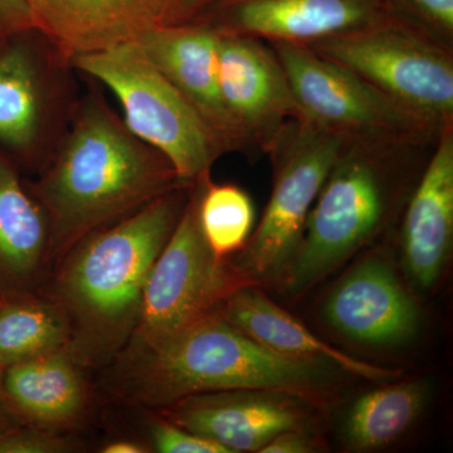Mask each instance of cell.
Segmentation results:
<instances>
[{
	"label": "cell",
	"mask_w": 453,
	"mask_h": 453,
	"mask_svg": "<svg viewBox=\"0 0 453 453\" xmlns=\"http://www.w3.org/2000/svg\"><path fill=\"white\" fill-rule=\"evenodd\" d=\"M151 451L159 453H229L210 438L175 425L159 416L149 423Z\"/></svg>",
	"instance_id": "25"
},
{
	"label": "cell",
	"mask_w": 453,
	"mask_h": 453,
	"mask_svg": "<svg viewBox=\"0 0 453 453\" xmlns=\"http://www.w3.org/2000/svg\"><path fill=\"white\" fill-rule=\"evenodd\" d=\"M308 47L443 129L453 125V50L384 13Z\"/></svg>",
	"instance_id": "8"
},
{
	"label": "cell",
	"mask_w": 453,
	"mask_h": 453,
	"mask_svg": "<svg viewBox=\"0 0 453 453\" xmlns=\"http://www.w3.org/2000/svg\"><path fill=\"white\" fill-rule=\"evenodd\" d=\"M311 407L300 396L276 390H222L179 399L160 408V416L210 438L229 453H258L281 432L308 431Z\"/></svg>",
	"instance_id": "11"
},
{
	"label": "cell",
	"mask_w": 453,
	"mask_h": 453,
	"mask_svg": "<svg viewBox=\"0 0 453 453\" xmlns=\"http://www.w3.org/2000/svg\"><path fill=\"white\" fill-rule=\"evenodd\" d=\"M23 425L26 423L19 418V416L9 404L7 396L3 392L2 381H0V436Z\"/></svg>",
	"instance_id": "30"
},
{
	"label": "cell",
	"mask_w": 453,
	"mask_h": 453,
	"mask_svg": "<svg viewBox=\"0 0 453 453\" xmlns=\"http://www.w3.org/2000/svg\"><path fill=\"white\" fill-rule=\"evenodd\" d=\"M0 303H2V301H0Z\"/></svg>",
	"instance_id": "33"
},
{
	"label": "cell",
	"mask_w": 453,
	"mask_h": 453,
	"mask_svg": "<svg viewBox=\"0 0 453 453\" xmlns=\"http://www.w3.org/2000/svg\"><path fill=\"white\" fill-rule=\"evenodd\" d=\"M398 225L405 273L419 290H432L452 253L453 125L441 133Z\"/></svg>",
	"instance_id": "15"
},
{
	"label": "cell",
	"mask_w": 453,
	"mask_h": 453,
	"mask_svg": "<svg viewBox=\"0 0 453 453\" xmlns=\"http://www.w3.org/2000/svg\"><path fill=\"white\" fill-rule=\"evenodd\" d=\"M220 315L262 347L294 359L314 360L338 368L347 374L375 383H389L401 371L356 359L314 335L288 311L268 299L258 286L234 292L220 306Z\"/></svg>",
	"instance_id": "18"
},
{
	"label": "cell",
	"mask_w": 453,
	"mask_h": 453,
	"mask_svg": "<svg viewBox=\"0 0 453 453\" xmlns=\"http://www.w3.org/2000/svg\"><path fill=\"white\" fill-rule=\"evenodd\" d=\"M0 381L14 412L32 427L65 432L88 412V381L68 348L9 365Z\"/></svg>",
	"instance_id": "17"
},
{
	"label": "cell",
	"mask_w": 453,
	"mask_h": 453,
	"mask_svg": "<svg viewBox=\"0 0 453 453\" xmlns=\"http://www.w3.org/2000/svg\"><path fill=\"white\" fill-rule=\"evenodd\" d=\"M429 396L427 380L389 383L360 395L342 426L349 449L375 451L392 445L421 416Z\"/></svg>",
	"instance_id": "20"
},
{
	"label": "cell",
	"mask_w": 453,
	"mask_h": 453,
	"mask_svg": "<svg viewBox=\"0 0 453 453\" xmlns=\"http://www.w3.org/2000/svg\"><path fill=\"white\" fill-rule=\"evenodd\" d=\"M187 188L92 232L57 262L50 299L67 315L68 350L83 369L109 365L127 348L151 268L186 207Z\"/></svg>",
	"instance_id": "1"
},
{
	"label": "cell",
	"mask_w": 453,
	"mask_h": 453,
	"mask_svg": "<svg viewBox=\"0 0 453 453\" xmlns=\"http://www.w3.org/2000/svg\"><path fill=\"white\" fill-rule=\"evenodd\" d=\"M35 29L26 0H0V33Z\"/></svg>",
	"instance_id": "28"
},
{
	"label": "cell",
	"mask_w": 453,
	"mask_h": 453,
	"mask_svg": "<svg viewBox=\"0 0 453 453\" xmlns=\"http://www.w3.org/2000/svg\"><path fill=\"white\" fill-rule=\"evenodd\" d=\"M50 267L46 213L0 155V301L38 294Z\"/></svg>",
	"instance_id": "19"
},
{
	"label": "cell",
	"mask_w": 453,
	"mask_h": 453,
	"mask_svg": "<svg viewBox=\"0 0 453 453\" xmlns=\"http://www.w3.org/2000/svg\"><path fill=\"white\" fill-rule=\"evenodd\" d=\"M150 447L142 445V443L135 442V441L129 440H118L107 443L101 449L103 453H148L151 452Z\"/></svg>",
	"instance_id": "31"
},
{
	"label": "cell",
	"mask_w": 453,
	"mask_h": 453,
	"mask_svg": "<svg viewBox=\"0 0 453 453\" xmlns=\"http://www.w3.org/2000/svg\"><path fill=\"white\" fill-rule=\"evenodd\" d=\"M386 12L383 0H219L193 20L219 35L308 46Z\"/></svg>",
	"instance_id": "12"
},
{
	"label": "cell",
	"mask_w": 453,
	"mask_h": 453,
	"mask_svg": "<svg viewBox=\"0 0 453 453\" xmlns=\"http://www.w3.org/2000/svg\"><path fill=\"white\" fill-rule=\"evenodd\" d=\"M438 138L405 134L347 136L279 288L297 296L392 231Z\"/></svg>",
	"instance_id": "2"
},
{
	"label": "cell",
	"mask_w": 453,
	"mask_h": 453,
	"mask_svg": "<svg viewBox=\"0 0 453 453\" xmlns=\"http://www.w3.org/2000/svg\"><path fill=\"white\" fill-rule=\"evenodd\" d=\"M220 35L201 22L157 27L134 43L187 98L229 151L252 148L226 111L220 95Z\"/></svg>",
	"instance_id": "13"
},
{
	"label": "cell",
	"mask_w": 453,
	"mask_h": 453,
	"mask_svg": "<svg viewBox=\"0 0 453 453\" xmlns=\"http://www.w3.org/2000/svg\"><path fill=\"white\" fill-rule=\"evenodd\" d=\"M387 13L453 50V0H383Z\"/></svg>",
	"instance_id": "24"
},
{
	"label": "cell",
	"mask_w": 453,
	"mask_h": 453,
	"mask_svg": "<svg viewBox=\"0 0 453 453\" xmlns=\"http://www.w3.org/2000/svg\"><path fill=\"white\" fill-rule=\"evenodd\" d=\"M0 35H3V33H0Z\"/></svg>",
	"instance_id": "32"
},
{
	"label": "cell",
	"mask_w": 453,
	"mask_h": 453,
	"mask_svg": "<svg viewBox=\"0 0 453 453\" xmlns=\"http://www.w3.org/2000/svg\"><path fill=\"white\" fill-rule=\"evenodd\" d=\"M220 95L252 150L266 154L283 125L300 111L281 62L268 42L220 35Z\"/></svg>",
	"instance_id": "10"
},
{
	"label": "cell",
	"mask_w": 453,
	"mask_h": 453,
	"mask_svg": "<svg viewBox=\"0 0 453 453\" xmlns=\"http://www.w3.org/2000/svg\"><path fill=\"white\" fill-rule=\"evenodd\" d=\"M330 326L360 344H404L418 332L421 311L388 262L366 258L340 280L324 306Z\"/></svg>",
	"instance_id": "14"
},
{
	"label": "cell",
	"mask_w": 453,
	"mask_h": 453,
	"mask_svg": "<svg viewBox=\"0 0 453 453\" xmlns=\"http://www.w3.org/2000/svg\"><path fill=\"white\" fill-rule=\"evenodd\" d=\"M70 321L55 300L40 295L0 303V371L68 348Z\"/></svg>",
	"instance_id": "21"
},
{
	"label": "cell",
	"mask_w": 453,
	"mask_h": 453,
	"mask_svg": "<svg viewBox=\"0 0 453 453\" xmlns=\"http://www.w3.org/2000/svg\"><path fill=\"white\" fill-rule=\"evenodd\" d=\"M71 61L111 89L124 111L127 129L163 154L183 186H193L229 151L134 42Z\"/></svg>",
	"instance_id": "5"
},
{
	"label": "cell",
	"mask_w": 453,
	"mask_h": 453,
	"mask_svg": "<svg viewBox=\"0 0 453 453\" xmlns=\"http://www.w3.org/2000/svg\"><path fill=\"white\" fill-rule=\"evenodd\" d=\"M118 360L124 398L159 410L186 396L240 389L288 393L319 407L326 403L335 377L326 363L262 347L219 310L157 347Z\"/></svg>",
	"instance_id": "4"
},
{
	"label": "cell",
	"mask_w": 453,
	"mask_h": 453,
	"mask_svg": "<svg viewBox=\"0 0 453 453\" xmlns=\"http://www.w3.org/2000/svg\"><path fill=\"white\" fill-rule=\"evenodd\" d=\"M41 91L32 53L23 44L0 52V144L16 151L32 148L41 125Z\"/></svg>",
	"instance_id": "22"
},
{
	"label": "cell",
	"mask_w": 453,
	"mask_h": 453,
	"mask_svg": "<svg viewBox=\"0 0 453 453\" xmlns=\"http://www.w3.org/2000/svg\"><path fill=\"white\" fill-rule=\"evenodd\" d=\"M318 449V443L309 431L290 429L268 441L258 453H312Z\"/></svg>",
	"instance_id": "27"
},
{
	"label": "cell",
	"mask_w": 453,
	"mask_h": 453,
	"mask_svg": "<svg viewBox=\"0 0 453 453\" xmlns=\"http://www.w3.org/2000/svg\"><path fill=\"white\" fill-rule=\"evenodd\" d=\"M255 285L232 258L214 255L198 219V186L157 256L142 295L138 324L120 357L163 344L205 316L219 311L234 292ZM118 357V359H119Z\"/></svg>",
	"instance_id": "7"
},
{
	"label": "cell",
	"mask_w": 453,
	"mask_h": 453,
	"mask_svg": "<svg viewBox=\"0 0 453 453\" xmlns=\"http://www.w3.org/2000/svg\"><path fill=\"white\" fill-rule=\"evenodd\" d=\"M268 43L285 70L301 118L323 129L344 136H440L445 129L434 127L359 74L319 55L305 44Z\"/></svg>",
	"instance_id": "9"
},
{
	"label": "cell",
	"mask_w": 453,
	"mask_h": 453,
	"mask_svg": "<svg viewBox=\"0 0 453 453\" xmlns=\"http://www.w3.org/2000/svg\"><path fill=\"white\" fill-rule=\"evenodd\" d=\"M202 234L214 255L234 257L249 242L256 226L255 204L242 188L217 184L210 173L196 180Z\"/></svg>",
	"instance_id": "23"
},
{
	"label": "cell",
	"mask_w": 453,
	"mask_h": 453,
	"mask_svg": "<svg viewBox=\"0 0 453 453\" xmlns=\"http://www.w3.org/2000/svg\"><path fill=\"white\" fill-rule=\"evenodd\" d=\"M345 138L299 116L283 125L268 149L273 164L270 201L249 242L231 257L258 288H279Z\"/></svg>",
	"instance_id": "6"
},
{
	"label": "cell",
	"mask_w": 453,
	"mask_h": 453,
	"mask_svg": "<svg viewBox=\"0 0 453 453\" xmlns=\"http://www.w3.org/2000/svg\"><path fill=\"white\" fill-rule=\"evenodd\" d=\"M217 2L219 0H174L172 25L190 22Z\"/></svg>",
	"instance_id": "29"
},
{
	"label": "cell",
	"mask_w": 453,
	"mask_h": 453,
	"mask_svg": "<svg viewBox=\"0 0 453 453\" xmlns=\"http://www.w3.org/2000/svg\"><path fill=\"white\" fill-rule=\"evenodd\" d=\"M79 445L64 432L23 425L0 436V453H68Z\"/></svg>",
	"instance_id": "26"
},
{
	"label": "cell",
	"mask_w": 453,
	"mask_h": 453,
	"mask_svg": "<svg viewBox=\"0 0 453 453\" xmlns=\"http://www.w3.org/2000/svg\"><path fill=\"white\" fill-rule=\"evenodd\" d=\"M181 187L163 154L89 104L32 193L49 220L50 266L92 232Z\"/></svg>",
	"instance_id": "3"
},
{
	"label": "cell",
	"mask_w": 453,
	"mask_h": 453,
	"mask_svg": "<svg viewBox=\"0 0 453 453\" xmlns=\"http://www.w3.org/2000/svg\"><path fill=\"white\" fill-rule=\"evenodd\" d=\"M35 29L62 55L74 57L131 43L172 25L174 0H26Z\"/></svg>",
	"instance_id": "16"
}]
</instances>
